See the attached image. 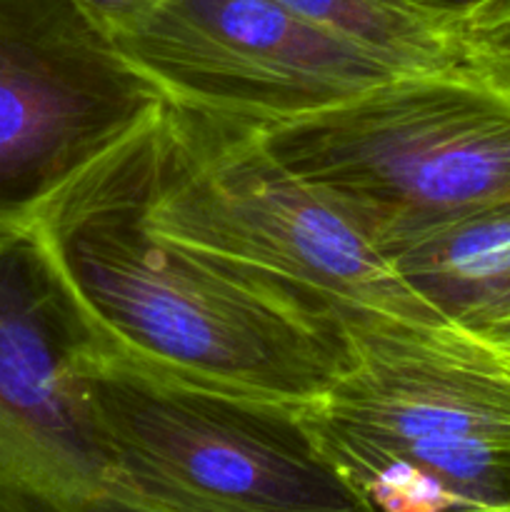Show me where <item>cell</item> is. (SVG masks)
Listing matches in <instances>:
<instances>
[{
	"mask_svg": "<svg viewBox=\"0 0 510 512\" xmlns=\"http://www.w3.org/2000/svg\"><path fill=\"white\" fill-rule=\"evenodd\" d=\"M158 110L65 185L35 230L115 350L210 385L288 403L318 398L345 365L340 313L163 238L145 223Z\"/></svg>",
	"mask_w": 510,
	"mask_h": 512,
	"instance_id": "cell-1",
	"label": "cell"
},
{
	"mask_svg": "<svg viewBox=\"0 0 510 512\" xmlns=\"http://www.w3.org/2000/svg\"><path fill=\"white\" fill-rule=\"evenodd\" d=\"M345 365L300 405L373 512L510 510V358L453 325L340 315Z\"/></svg>",
	"mask_w": 510,
	"mask_h": 512,
	"instance_id": "cell-2",
	"label": "cell"
},
{
	"mask_svg": "<svg viewBox=\"0 0 510 512\" xmlns=\"http://www.w3.org/2000/svg\"><path fill=\"white\" fill-rule=\"evenodd\" d=\"M145 223L333 313L448 325L395 275L353 213L285 168L250 120L165 100Z\"/></svg>",
	"mask_w": 510,
	"mask_h": 512,
	"instance_id": "cell-3",
	"label": "cell"
},
{
	"mask_svg": "<svg viewBox=\"0 0 510 512\" xmlns=\"http://www.w3.org/2000/svg\"><path fill=\"white\" fill-rule=\"evenodd\" d=\"M108 493L163 512H373L300 403L185 378L108 348L85 370Z\"/></svg>",
	"mask_w": 510,
	"mask_h": 512,
	"instance_id": "cell-4",
	"label": "cell"
},
{
	"mask_svg": "<svg viewBox=\"0 0 510 512\" xmlns=\"http://www.w3.org/2000/svg\"><path fill=\"white\" fill-rule=\"evenodd\" d=\"M258 133L373 240L510 205V95L470 68L393 75Z\"/></svg>",
	"mask_w": 510,
	"mask_h": 512,
	"instance_id": "cell-5",
	"label": "cell"
},
{
	"mask_svg": "<svg viewBox=\"0 0 510 512\" xmlns=\"http://www.w3.org/2000/svg\"><path fill=\"white\" fill-rule=\"evenodd\" d=\"M165 95L75 0H0V228H28Z\"/></svg>",
	"mask_w": 510,
	"mask_h": 512,
	"instance_id": "cell-6",
	"label": "cell"
},
{
	"mask_svg": "<svg viewBox=\"0 0 510 512\" xmlns=\"http://www.w3.org/2000/svg\"><path fill=\"white\" fill-rule=\"evenodd\" d=\"M108 348L35 225L0 228V512H75L108 490L85 403Z\"/></svg>",
	"mask_w": 510,
	"mask_h": 512,
	"instance_id": "cell-7",
	"label": "cell"
},
{
	"mask_svg": "<svg viewBox=\"0 0 510 512\" xmlns=\"http://www.w3.org/2000/svg\"><path fill=\"white\" fill-rule=\"evenodd\" d=\"M113 40L165 100L250 123L318 113L403 75L280 0H165Z\"/></svg>",
	"mask_w": 510,
	"mask_h": 512,
	"instance_id": "cell-8",
	"label": "cell"
},
{
	"mask_svg": "<svg viewBox=\"0 0 510 512\" xmlns=\"http://www.w3.org/2000/svg\"><path fill=\"white\" fill-rule=\"evenodd\" d=\"M400 280L453 328L510 340V205L373 240Z\"/></svg>",
	"mask_w": 510,
	"mask_h": 512,
	"instance_id": "cell-9",
	"label": "cell"
},
{
	"mask_svg": "<svg viewBox=\"0 0 510 512\" xmlns=\"http://www.w3.org/2000/svg\"><path fill=\"white\" fill-rule=\"evenodd\" d=\"M333 38L365 50L398 73L465 70L458 23L403 0H280Z\"/></svg>",
	"mask_w": 510,
	"mask_h": 512,
	"instance_id": "cell-10",
	"label": "cell"
},
{
	"mask_svg": "<svg viewBox=\"0 0 510 512\" xmlns=\"http://www.w3.org/2000/svg\"><path fill=\"white\" fill-rule=\"evenodd\" d=\"M465 63L510 95V0H483L458 23Z\"/></svg>",
	"mask_w": 510,
	"mask_h": 512,
	"instance_id": "cell-11",
	"label": "cell"
},
{
	"mask_svg": "<svg viewBox=\"0 0 510 512\" xmlns=\"http://www.w3.org/2000/svg\"><path fill=\"white\" fill-rule=\"evenodd\" d=\"M110 35L133 28L165 0H75Z\"/></svg>",
	"mask_w": 510,
	"mask_h": 512,
	"instance_id": "cell-12",
	"label": "cell"
},
{
	"mask_svg": "<svg viewBox=\"0 0 510 512\" xmlns=\"http://www.w3.org/2000/svg\"><path fill=\"white\" fill-rule=\"evenodd\" d=\"M403 3L425 10V13L440 15L445 20H453V23H460V18L468 15L483 0H403Z\"/></svg>",
	"mask_w": 510,
	"mask_h": 512,
	"instance_id": "cell-13",
	"label": "cell"
},
{
	"mask_svg": "<svg viewBox=\"0 0 510 512\" xmlns=\"http://www.w3.org/2000/svg\"><path fill=\"white\" fill-rule=\"evenodd\" d=\"M495 348H500L510 358V340H508V343H503V345H495Z\"/></svg>",
	"mask_w": 510,
	"mask_h": 512,
	"instance_id": "cell-14",
	"label": "cell"
},
{
	"mask_svg": "<svg viewBox=\"0 0 510 512\" xmlns=\"http://www.w3.org/2000/svg\"><path fill=\"white\" fill-rule=\"evenodd\" d=\"M473 512H510V510H473Z\"/></svg>",
	"mask_w": 510,
	"mask_h": 512,
	"instance_id": "cell-15",
	"label": "cell"
}]
</instances>
